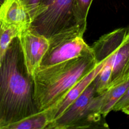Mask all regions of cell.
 <instances>
[{
  "label": "cell",
  "instance_id": "cell-6",
  "mask_svg": "<svg viewBox=\"0 0 129 129\" xmlns=\"http://www.w3.org/2000/svg\"><path fill=\"white\" fill-rule=\"evenodd\" d=\"M18 37L27 71L33 76L48 49L49 40L29 28L23 31Z\"/></svg>",
  "mask_w": 129,
  "mask_h": 129
},
{
  "label": "cell",
  "instance_id": "cell-16",
  "mask_svg": "<svg viewBox=\"0 0 129 129\" xmlns=\"http://www.w3.org/2000/svg\"><path fill=\"white\" fill-rule=\"evenodd\" d=\"M129 105V86L124 94L114 105L112 108L113 111H121L125 107Z\"/></svg>",
  "mask_w": 129,
  "mask_h": 129
},
{
  "label": "cell",
  "instance_id": "cell-10",
  "mask_svg": "<svg viewBox=\"0 0 129 129\" xmlns=\"http://www.w3.org/2000/svg\"><path fill=\"white\" fill-rule=\"evenodd\" d=\"M129 86V80L119 84L110 87L104 93L99 95V110L105 117Z\"/></svg>",
  "mask_w": 129,
  "mask_h": 129
},
{
  "label": "cell",
  "instance_id": "cell-1",
  "mask_svg": "<svg viewBox=\"0 0 129 129\" xmlns=\"http://www.w3.org/2000/svg\"><path fill=\"white\" fill-rule=\"evenodd\" d=\"M33 76L25 67L18 36L0 62V129L38 112Z\"/></svg>",
  "mask_w": 129,
  "mask_h": 129
},
{
  "label": "cell",
  "instance_id": "cell-14",
  "mask_svg": "<svg viewBox=\"0 0 129 129\" xmlns=\"http://www.w3.org/2000/svg\"><path fill=\"white\" fill-rule=\"evenodd\" d=\"M93 0H75L76 8L81 18L87 22L88 11Z\"/></svg>",
  "mask_w": 129,
  "mask_h": 129
},
{
  "label": "cell",
  "instance_id": "cell-9",
  "mask_svg": "<svg viewBox=\"0 0 129 129\" xmlns=\"http://www.w3.org/2000/svg\"><path fill=\"white\" fill-rule=\"evenodd\" d=\"M114 57L110 87L129 80V26Z\"/></svg>",
  "mask_w": 129,
  "mask_h": 129
},
{
  "label": "cell",
  "instance_id": "cell-3",
  "mask_svg": "<svg viewBox=\"0 0 129 129\" xmlns=\"http://www.w3.org/2000/svg\"><path fill=\"white\" fill-rule=\"evenodd\" d=\"M87 22L79 15L75 0H54L37 12L29 29L49 39L72 31L84 34Z\"/></svg>",
  "mask_w": 129,
  "mask_h": 129
},
{
  "label": "cell",
  "instance_id": "cell-5",
  "mask_svg": "<svg viewBox=\"0 0 129 129\" xmlns=\"http://www.w3.org/2000/svg\"><path fill=\"white\" fill-rule=\"evenodd\" d=\"M83 34L72 31L54 35L48 39L49 46L39 67H47L93 53L84 40Z\"/></svg>",
  "mask_w": 129,
  "mask_h": 129
},
{
  "label": "cell",
  "instance_id": "cell-7",
  "mask_svg": "<svg viewBox=\"0 0 129 129\" xmlns=\"http://www.w3.org/2000/svg\"><path fill=\"white\" fill-rule=\"evenodd\" d=\"M30 24V17L22 0H4L0 5V29L15 26L24 31Z\"/></svg>",
  "mask_w": 129,
  "mask_h": 129
},
{
  "label": "cell",
  "instance_id": "cell-12",
  "mask_svg": "<svg viewBox=\"0 0 129 129\" xmlns=\"http://www.w3.org/2000/svg\"><path fill=\"white\" fill-rule=\"evenodd\" d=\"M115 54V53L105 59L102 68L92 81L95 91L97 94L99 95L104 93L110 88Z\"/></svg>",
  "mask_w": 129,
  "mask_h": 129
},
{
  "label": "cell",
  "instance_id": "cell-17",
  "mask_svg": "<svg viewBox=\"0 0 129 129\" xmlns=\"http://www.w3.org/2000/svg\"><path fill=\"white\" fill-rule=\"evenodd\" d=\"M121 111L124 113L125 114H126L127 115H129V105L125 107L124 108H123Z\"/></svg>",
  "mask_w": 129,
  "mask_h": 129
},
{
  "label": "cell",
  "instance_id": "cell-2",
  "mask_svg": "<svg viewBox=\"0 0 129 129\" xmlns=\"http://www.w3.org/2000/svg\"><path fill=\"white\" fill-rule=\"evenodd\" d=\"M93 53L53 65L34 73V99L38 112L51 107L97 66Z\"/></svg>",
  "mask_w": 129,
  "mask_h": 129
},
{
  "label": "cell",
  "instance_id": "cell-18",
  "mask_svg": "<svg viewBox=\"0 0 129 129\" xmlns=\"http://www.w3.org/2000/svg\"><path fill=\"white\" fill-rule=\"evenodd\" d=\"M4 1V0H0V5H1L3 3Z\"/></svg>",
  "mask_w": 129,
  "mask_h": 129
},
{
  "label": "cell",
  "instance_id": "cell-4",
  "mask_svg": "<svg viewBox=\"0 0 129 129\" xmlns=\"http://www.w3.org/2000/svg\"><path fill=\"white\" fill-rule=\"evenodd\" d=\"M105 117L100 112L98 94L92 82L46 129L108 128Z\"/></svg>",
  "mask_w": 129,
  "mask_h": 129
},
{
  "label": "cell",
  "instance_id": "cell-8",
  "mask_svg": "<svg viewBox=\"0 0 129 129\" xmlns=\"http://www.w3.org/2000/svg\"><path fill=\"white\" fill-rule=\"evenodd\" d=\"M104 60L103 61L97 63L93 70L74 86L61 99L51 107L45 110L47 113L50 123L58 117L80 96L101 69L104 64Z\"/></svg>",
  "mask_w": 129,
  "mask_h": 129
},
{
  "label": "cell",
  "instance_id": "cell-13",
  "mask_svg": "<svg viewBox=\"0 0 129 129\" xmlns=\"http://www.w3.org/2000/svg\"><path fill=\"white\" fill-rule=\"evenodd\" d=\"M23 31L15 26L0 29V62L13 39L19 36Z\"/></svg>",
  "mask_w": 129,
  "mask_h": 129
},
{
  "label": "cell",
  "instance_id": "cell-11",
  "mask_svg": "<svg viewBox=\"0 0 129 129\" xmlns=\"http://www.w3.org/2000/svg\"><path fill=\"white\" fill-rule=\"evenodd\" d=\"M50 121L44 110L7 126L5 129H46Z\"/></svg>",
  "mask_w": 129,
  "mask_h": 129
},
{
  "label": "cell",
  "instance_id": "cell-15",
  "mask_svg": "<svg viewBox=\"0 0 129 129\" xmlns=\"http://www.w3.org/2000/svg\"><path fill=\"white\" fill-rule=\"evenodd\" d=\"M31 18V22L36 14L42 0H22Z\"/></svg>",
  "mask_w": 129,
  "mask_h": 129
}]
</instances>
